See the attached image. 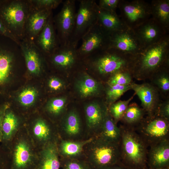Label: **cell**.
I'll list each match as a JSON object with an SVG mask.
<instances>
[{
    "label": "cell",
    "instance_id": "obj_1",
    "mask_svg": "<svg viewBox=\"0 0 169 169\" xmlns=\"http://www.w3.org/2000/svg\"><path fill=\"white\" fill-rule=\"evenodd\" d=\"M169 38L166 35L145 48L134 59L131 72L138 80L150 79L159 70L169 67Z\"/></svg>",
    "mask_w": 169,
    "mask_h": 169
},
{
    "label": "cell",
    "instance_id": "obj_2",
    "mask_svg": "<svg viewBox=\"0 0 169 169\" xmlns=\"http://www.w3.org/2000/svg\"><path fill=\"white\" fill-rule=\"evenodd\" d=\"M120 128L121 162L128 169H148L146 143L132 128L124 126Z\"/></svg>",
    "mask_w": 169,
    "mask_h": 169
},
{
    "label": "cell",
    "instance_id": "obj_3",
    "mask_svg": "<svg viewBox=\"0 0 169 169\" xmlns=\"http://www.w3.org/2000/svg\"><path fill=\"white\" fill-rule=\"evenodd\" d=\"M8 169H34L38 151L29 136L25 125L18 131L8 146Z\"/></svg>",
    "mask_w": 169,
    "mask_h": 169
},
{
    "label": "cell",
    "instance_id": "obj_4",
    "mask_svg": "<svg viewBox=\"0 0 169 169\" xmlns=\"http://www.w3.org/2000/svg\"><path fill=\"white\" fill-rule=\"evenodd\" d=\"M28 0H0V19L20 41L25 37V26L29 12Z\"/></svg>",
    "mask_w": 169,
    "mask_h": 169
},
{
    "label": "cell",
    "instance_id": "obj_5",
    "mask_svg": "<svg viewBox=\"0 0 169 169\" xmlns=\"http://www.w3.org/2000/svg\"><path fill=\"white\" fill-rule=\"evenodd\" d=\"M91 55L94 56L90 61L91 68L101 75L109 76V78L119 71L127 70L131 72L135 57L124 54L112 49H108Z\"/></svg>",
    "mask_w": 169,
    "mask_h": 169
},
{
    "label": "cell",
    "instance_id": "obj_6",
    "mask_svg": "<svg viewBox=\"0 0 169 169\" xmlns=\"http://www.w3.org/2000/svg\"><path fill=\"white\" fill-rule=\"evenodd\" d=\"M94 140L86 161L91 169H105L121 162L119 144L99 137Z\"/></svg>",
    "mask_w": 169,
    "mask_h": 169
},
{
    "label": "cell",
    "instance_id": "obj_7",
    "mask_svg": "<svg viewBox=\"0 0 169 169\" xmlns=\"http://www.w3.org/2000/svg\"><path fill=\"white\" fill-rule=\"evenodd\" d=\"M79 1V8L76 13L74 26L70 41V44L76 45H77L83 36L98 22L95 1Z\"/></svg>",
    "mask_w": 169,
    "mask_h": 169
},
{
    "label": "cell",
    "instance_id": "obj_8",
    "mask_svg": "<svg viewBox=\"0 0 169 169\" xmlns=\"http://www.w3.org/2000/svg\"><path fill=\"white\" fill-rule=\"evenodd\" d=\"M110 33L98 21L82 37L81 44L77 49L79 57H87L108 49Z\"/></svg>",
    "mask_w": 169,
    "mask_h": 169
},
{
    "label": "cell",
    "instance_id": "obj_9",
    "mask_svg": "<svg viewBox=\"0 0 169 169\" xmlns=\"http://www.w3.org/2000/svg\"><path fill=\"white\" fill-rule=\"evenodd\" d=\"M138 124L140 135L147 146L168 139L169 120L155 114L147 116Z\"/></svg>",
    "mask_w": 169,
    "mask_h": 169
},
{
    "label": "cell",
    "instance_id": "obj_10",
    "mask_svg": "<svg viewBox=\"0 0 169 169\" xmlns=\"http://www.w3.org/2000/svg\"><path fill=\"white\" fill-rule=\"evenodd\" d=\"M75 0H66L60 12L53 17L54 28L59 46L70 44L75 24Z\"/></svg>",
    "mask_w": 169,
    "mask_h": 169
},
{
    "label": "cell",
    "instance_id": "obj_11",
    "mask_svg": "<svg viewBox=\"0 0 169 169\" xmlns=\"http://www.w3.org/2000/svg\"><path fill=\"white\" fill-rule=\"evenodd\" d=\"M118 6L121 19L128 28L134 29L151 18L150 4L145 1L120 0Z\"/></svg>",
    "mask_w": 169,
    "mask_h": 169
},
{
    "label": "cell",
    "instance_id": "obj_12",
    "mask_svg": "<svg viewBox=\"0 0 169 169\" xmlns=\"http://www.w3.org/2000/svg\"><path fill=\"white\" fill-rule=\"evenodd\" d=\"M144 48L132 29L128 28L110 33L109 49H113L125 54L135 56Z\"/></svg>",
    "mask_w": 169,
    "mask_h": 169
},
{
    "label": "cell",
    "instance_id": "obj_13",
    "mask_svg": "<svg viewBox=\"0 0 169 169\" xmlns=\"http://www.w3.org/2000/svg\"><path fill=\"white\" fill-rule=\"evenodd\" d=\"M25 126L34 146L38 151L47 144L57 141L58 129H56L44 119L38 117L25 123Z\"/></svg>",
    "mask_w": 169,
    "mask_h": 169
},
{
    "label": "cell",
    "instance_id": "obj_14",
    "mask_svg": "<svg viewBox=\"0 0 169 169\" xmlns=\"http://www.w3.org/2000/svg\"><path fill=\"white\" fill-rule=\"evenodd\" d=\"M131 85V90L139 98L142 108L147 116L156 114L162 101L156 88L150 83L138 84L133 82Z\"/></svg>",
    "mask_w": 169,
    "mask_h": 169
},
{
    "label": "cell",
    "instance_id": "obj_15",
    "mask_svg": "<svg viewBox=\"0 0 169 169\" xmlns=\"http://www.w3.org/2000/svg\"><path fill=\"white\" fill-rule=\"evenodd\" d=\"M13 42L0 35V91L7 85L12 73L14 61Z\"/></svg>",
    "mask_w": 169,
    "mask_h": 169
},
{
    "label": "cell",
    "instance_id": "obj_16",
    "mask_svg": "<svg viewBox=\"0 0 169 169\" xmlns=\"http://www.w3.org/2000/svg\"><path fill=\"white\" fill-rule=\"evenodd\" d=\"M29 4V10L25 24L24 38L33 41L53 13L52 10L36 8Z\"/></svg>",
    "mask_w": 169,
    "mask_h": 169
},
{
    "label": "cell",
    "instance_id": "obj_17",
    "mask_svg": "<svg viewBox=\"0 0 169 169\" xmlns=\"http://www.w3.org/2000/svg\"><path fill=\"white\" fill-rule=\"evenodd\" d=\"M53 18L52 13L44 27L33 41L44 55L48 56L59 46Z\"/></svg>",
    "mask_w": 169,
    "mask_h": 169
},
{
    "label": "cell",
    "instance_id": "obj_18",
    "mask_svg": "<svg viewBox=\"0 0 169 169\" xmlns=\"http://www.w3.org/2000/svg\"><path fill=\"white\" fill-rule=\"evenodd\" d=\"M133 29L145 48L159 41L167 32L152 18Z\"/></svg>",
    "mask_w": 169,
    "mask_h": 169
},
{
    "label": "cell",
    "instance_id": "obj_19",
    "mask_svg": "<svg viewBox=\"0 0 169 169\" xmlns=\"http://www.w3.org/2000/svg\"><path fill=\"white\" fill-rule=\"evenodd\" d=\"M77 49V45L72 44L59 46L49 55L52 64L62 69H70L75 65L79 57Z\"/></svg>",
    "mask_w": 169,
    "mask_h": 169
},
{
    "label": "cell",
    "instance_id": "obj_20",
    "mask_svg": "<svg viewBox=\"0 0 169 169\" xmlns=\"http://www.w3.org/2000/svg\"><path fill=\"white\" fill-rule=\"evenodd\" d=\"M19 47L24 57L28 71L33 74L40 73L43 68L42 53L33 41L25 38L21 41Z\"/></svg>",
    "mask_w": 169,
    "mask_h": 169
},
{
    "label": "cell",
    "instance_id": "obj_21",
    "mask_svg": "<svg viewBox=\"0 0 169 169\" xmlns=\"http://www.w3.org/2000/svg\"><path fill=\"white\" fill-rule=\"evenodd\" d=\"M19 117L13 111L8 108L6 109L2 122L0 143L6 150L13 137L25 124V122L21 120Z\"/></svg>",
    "mask_w": 169,
    "mask_h": 169
},
{
    "label": "cell",
    "instance_id": "obj_22",
    "mask_svg": "<svg viewBox=\"0 0 169 169\" xmlns=\"http://www.w3.org/2000/svg\"><path fill=\"white\" fill-rule=\"evenodd\" d=\"M57 141L48 143L38 151L37 163L34 169H59L61 162Z\"/></svg>",
    "mask_w": 169,
    "mask_h": 169
},
{
    "label": "cell",
    "instance_id": "obj_23",
    "mask_svg": "<svg viewBox=\"0 0 169 169\" xmlns=\"http://www.w3.org/2000/svg\"><path fill=\"white\" fill-rule=\"evenodd\" d=\"M150 147L147 156V165L149 168L169 167L168 139L162 141Z\"/></svg>",
    "mask_w": 169,
    "mask_h": 169
},
{
    "label": "cell",
    "instance_id": "obj_24",
    "mask_svg": "<svg viewBox=\"0 0 169 169\" xmlns=\"http://www.w3.org/2000/svg\"><path fill=\"white\" fill-rule=\"evenodd\" d=\"M104 104L93 102L86 106L85 112L86 123L89 128L99 131L108 113V108Z\"/></svg>",
    "mask_w": 169,
    "mask_h": 169
},
{
    "label": "cell",
    "instance_id": "obj_25",
    "mask_svg": "<svg viewBox=\"0 0 169 169\" xmlns=\"http://www.w3.org/2000/svg\"><path fill=\"white\" fill-rule=\"evenodd\" d=\"M98 21L105 30L110 33L126 29V26L115 12L106 10L96 7Z\"/></svg>",
    "mask_w": 169,
    "mask_h": 169
},
{
    "label": "cell",
    "instance_id": "obj_26",
    "mask_svg": "<svg viewBox=\"0 0 169 169\" xmlns=\"http://www.w3.org/2000/svg\"><path fill=\"white\" fill-rule=\"evenodd\" d=\"M99 131L98 137L109 142L119 144L121 138L120 130L109 112Z\"/></svg>",
    "mask_w": 169,
    "mask_h": 169
},
{
    "label": "cell",
    "instance_id": "obj_27",
    "mask_svg": "<svg viewBox=\"0 0 169 169\" xmlns=\"http://www.w3.org/2000/svg\"><path fill=\"white\" fill-rule=\"evenodd\" d=\"M150 5L151 18L168 32L169 27V0L153 1Z\"/></svg>",
    "mask_w": 169,
    "mask_h": 169
},
{
    "label": "cell",
    "instance_id": "obj_28",
    "mask_svg": "<svg viewBox=\"0 0 169 169\" xmlns=\"http://www.w3.org/2000/svg\"><path fill=\"white\" fill-rule=\"evenodd\" d=\"M92 139L86 141L74 142L61 140L59 139L57 141V146L60 157L64 159H76L81 152L84 145L90 142Z\"/></svg>",
    "mask_w": 169,
    "mask_h": 169
},
{
    "label": "cell",
    "instance_id": "obj_29",
    "mask_svg": "<svg viewBox=\"0 0 169 169\" xmlns=\"http://www.w3.org/2000/svg\"><path fill=\"white\" fill-rule=\"evenodd\" d=\"M76 84L78 92L82 97H85L92 95H100L105 91L100 83L87 74H85Z\"/></svg>",
    "mask_w": 169,
    "mask_h": 169
},
{
    "label": "cell",
    "instance_id": "obj_30",
    "mask_svg": "<svg viewBox=\"0 0 169 169\" xmlns=\"http://www.w3.org/2000/svg\"><path fill=\"white\" fill-rule=\"evenodd\" d=\"M164 100L169 99V69L167 67L155 73L149 79Z\"/></svg>",
    "mask_w": 169,
    "mask_h": 169
},
{
    "label": "cell",
    "instance_id": "obj_31",
    "mask_svg": "<svg viewBox=\"0 0 169 169\" xmlns=\"http://www.w3.org/2000/svg\"><path fill=\"white\" fill-rule=\"evenodd\" d=\"M146 112L136 103H130L121 120L127 125H138L144 118Z\"/></svg>",
    "mask_w": 169,
    "mask_h": 169
},
{
    "label": "cell",
    "instance_id": "obj_32",
    "mask_svg": "<svg viewBox=\"0 0 169 169\" xmlns=\"http://www.w3.org/2000/svg\"><path fill=\"white\" fill-rule=\"evenodd\" d=\"M62 128L64 132L69 136H75L79 134L81 130L80 121L76 112L71 111L68 114Z\"/></svg>",
    "mask_w": 169,
    "mask_h": 169
},
{
    "label": "cell",
    "instance_id": "obj_33",
    "mask_svg": "<svg viewBox=\"0 0 169 169\" xmlns=\"http://www.w3.org/2000/svg\"><path fill=\"white\" fill-rule=\"evenodd\" d=\"M106 84L105 92L106 103L109 106L116 102L125 92L131 90V85Z\"/></svg>",
    "mask_w": 169,
    "mask_h": 169
},
{
    "label": "cell",
    "instance_id": "obj_34",
    "mask_svg": "<svg viewBox=\"0 0 169 169\" xmlns=\"http://www.w3.org/2000/svg\"><path fill=\"white\" fill-rule=\"evenodd\" d=\"M135 94L126 100H120L109 106V114L117 123L121 121L130 102L132 100Z\"/></svg>",
    "mask_w": 169,
    "mask_h": 169
},
{
    "label": "cell",
    "instance_id": "obj_35",
    "mask_svg": "<svg viewBox=\"0 0 169 169\" xmlns=\"http://www.w3.org/2000/svg\"><path fill=\"white\" fill-rule=\"evenodd\" d=\"M133 78L132 73L130 71H119L112 75L106 84L110 85H130L133 82Z\"/></svg>",
    "mask_w": 169,
    "mask_h": 169
},
{
    "label": "cell",
    "instance_id": "obj_36",
    "mask_svg": "<svg viewBox=\"0 0 169 169\" xmlns=\"http://www.w3.org/2000/svg\"><path fill=\"white\" fill-rule=\"evenodd\" d=\"M67 99L64 97L54 98L48 104L47 110L50 115L54 116L59 115L63 111L66 104Z\"/></svg>",
    "mask_w": 169,
    "mask_h": 169
},
{
    "label": "cell",
    "instance_id": "obj_37",
    "mask_svg": "<svg viewBox=\"0 0 169 169\" xmlns=\"http://www.w3.org/2000/svg\"><path fill=\"white\" fill-rule=\"evenodd\" d=\"M61 167L63 169H91L87 161L77 159H60Z\"/></svg>",
    "mask_w": 169,
    "mask_h": 169
},
{
    "label": "cell",
    "instance_id": "obj_38",
    "mask_svg": "<svg viewBox=\"0 0 169 169\" xmlns=\"http://www.w3.org/2000/svg\"><path fill=\"white\" fill-rule=\"evenodd\" d=\"M37 93L33 88H28L23 90L19 94V100L21 104L26 108L31 106L34 103Z\"/></svg>",
    "mask_w": 169,
    "mask_h": 169
},
{
    "label": "cell",
    "instance_id": "obj_39",
    "mask_svg": "<svg viewBox=\"0 0 169 169\" xmlns=\"http://www.w3.org/2000/svg\"><path fill=\"white\" fill-rule=\"evenodd\" d=\"M33 6L53 10L58 7L62 2V0H28Z\"/></svg>",
    "mask_w": 169,
    "mask_h": 169
},
{
    "label": "cell",
    "instance_id": "obj_40",
    "mask_svg": "<svg viewBox=\"0 0 169 169\" xmlns=\"http://www.w3.org/2000/svg\"><path fill=\"white\" fill-rule=\"evenodd\" d=\"M156 114L169 120V99L161 101Z\"/></svg>",
    "mask_w": 169,
    "mask_h": 169
},
{
    "label": "cell",
    "instance_id": "obj_41",
    "mask_svg": "<svg viewBox=\"0 0 169 169\" xmlns=\"http://www.w3.org/2000/svg\"><path fill=\"white\" fill-rule=\"evenodd\" d=\"M120 0H100L98 6L103 9L112 12H115Z\"/></svg>",
    "mask_w": 169,
    "mask_h": 169
},
{
    "label": "cell",
    "instance_id": "obj_42",
    "mask_svg": "<svg viewBox=\"0 0 169 169\" xmlns=\"http://www.w3.org/2000/svg\"><path fill=\"white\" fill-rule=\"evenodd\" d=\"M9 163L8 152L0 143V169H8Z\"/></svg>",
    "mask_w": 169,
    "mask_h": 169
},
{
    "label": "cell",
    "instance_id": "obj_43",
    "mask_svg": "<svg viewBox=\"0 0 169 169\" xmlns=\"http://www.w3.org/2000/svg\"><path fill=\"white\" fill-rule=\"evenodd\" d=\"M0 35L5 36L10 39L19 46L21 41L17 39L7 29L0 19Z\"/></svg>",
    "mask_w": 169,
    "mask_h": 169
},
{
    "label": "cell",
    "instance_id": "obj_44",
    "mask_svg": "<svg viewBox=\"0 0 169 169\" xmlns=\"http://www.w3.org/2000/svg\"><path fill=\"white\" fill-rule=\"evenodd\" d=\"M48 85L49 88L54 91L60 90L64 86L63 82L60 79L55 77L52 78L49 80Z\"/></svg>",
    "mask_w": 169,
    "mask_h": 169
},
{
    "label": "cell",
    "instance_id": "obj_45",
    "mask_svg": "<svg viewBox=\"0 0 169 169\" xmlns=\"http://www.w3.org/2000/svg\"><path fill=\"white\" fill-rule=\"evenodd\" d=\"M7 106L4 105L0 106V143L1 142L2 136V125L4 115Z\"/></svg>",
    "mask_w": 169,
    "mask_h": 169
},
{
    "label": "cell",
    "instance_id": "obj_46",
    "mask_svg": "<svg viewBox=\"0 0 169 169\" xmlns=\"http://www.w3.org/2000/svg\"><path fill=\"white\" fill-rule=\"evenodd\" d=\"M105 169H128L120 162Z\"/></svg>",
    "mask_w": 169,
    "mask_h": 169
},
{
    "label": "cell",
    "instance_id": "obj_47",
    "mask_svg": "<svg viewBox=\"0 0 169 169\" xmlns=\"http://www.w3.org/2000/svg\"><path fill=\"white\" fill-rule=\"evenodd\" d=\"M169 167L162 168H149L148 169H169Z\"/></svg>",
    "mask_w": 169,
    "mask_h": 169
}]
</instances>
